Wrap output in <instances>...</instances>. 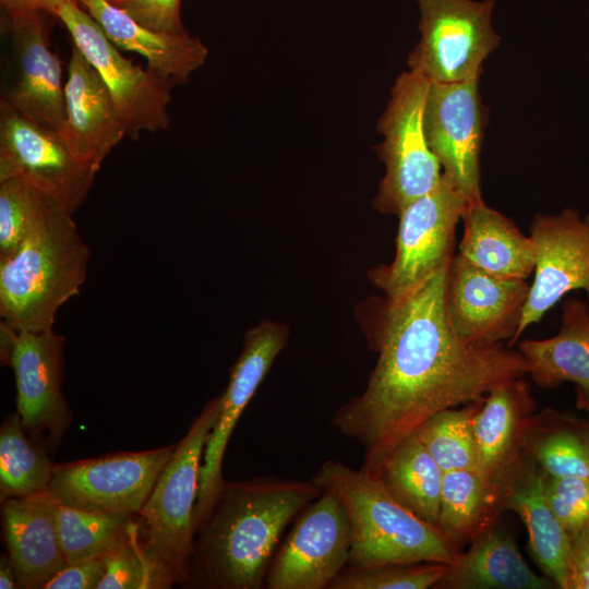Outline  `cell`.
Returning a JSON list of instances; mask_svg holds the SVG:
<instances>
[{
	"mask_svg": "<svg viewBox=\"0 0 589 589\" xmlns=\"http://www.w3.org/2000/svg\"><path fill=\"white\" fill-rule=\"evenodd\" d=\"M503 485L477 470L444 472L438 530L457 549L485 530Z\"/></svg>",
	"mask_w": 589,
	"mask_h": 589,
	"instance_id": "83f0119b",
	"label": "cell"
},
{
	"mask_svg": "<svg viewBox=\"0 0 589 589\" xmlns=\"http://www.w3.org/2000/svg\"><path fill=\"white\" fill-rule=\"evenodd\" d=\"M10 17L48 10L51 0H0Z\"/></svg>",
	"mask_w": 589,
	"mask_h": 589,
	"instance_id": "ab89813d",
	"label": "cell"
},
{
	"mask_svg": "<svg viewBox=\"0 0 589 589\" xmlns=\"http://www.w3.org/2000/svg\"><path fill=\"white\" fill-rule=\"evenodd\" d=\"M15 76L2 97L32 121L61 132L65 120L61 64L46 38L39 12L12 16Z\"/></svg>",
	"mask_w": 589,
	"mask_h": 589,
	"instance_id": "ac0fdd59",
	"label": "cell"
},
{
	"mask_svg": "<svg viewBox=\"0 0 589 589\" xmlns=\"http://www.w3.org/2000/svg\"><path fill=\"white\" fill-rule=\"evenodd\" d=\"M578 405L589 412V387L577 386Z\"/></svg>",
	"mask_w": 589,
	"mask_h": 589,
	"instance_id": "b9f144b4",
	"label": "cell"
},
{
	"mask_svg": "<svg viewBox=\"0 0 589 589\" xmlns=\"http://www.w3.org/2000/svg\"><path fill=\"white\" fill-rule=\"evenodd\" d=\"M107 1H109L112 4H117L119 0H107Z\"/></svg>",
	"mask_w": 589,
	"mask_h": 589,
	"instance_id": "ee69618b",
	"label": "cell"
},
{
	"mask_svg": "<svg viewBox=\"0 0 589 589\" xmlns=\"http://www.w3.org/2000/svg\"><path fill=\"white\" fill-rule=\"evenodd\" d=\"M107 569V555L67 564L43 589H97Z\"/></svg>",
	"mask_w": 589,
	"mask_h": 589,
	"instance_id": "74e56055",
	"label": "cell"
},
{
	"mask_svg": "<svg viewBox=\"0 0 589 589\" xmlns=\"http://www.w3.org/2000/svg\"><path fill=\"white\" fill-rule=\"evenodd\" d=\"M98 170L69 147L60 132L40 125L0 100V181L15 178L73 214Z\"/></svg>",
	"mask_w": 589,
	"mask_h": 589,
	"instance_id": "30bf717a",
	"label": "cell"
},
{
	"mask_svg": "<svg viewBox=\"0 0 589 589\" xmlns=\"http://www.w3.org/2000/svg\"><path fill=\"white\" fill-rule=\"evenodd\" d=\"M569 538L573 589H589V525Z\"/></svg>",
	"mask_w": 589,
	"mask_h": 589,
	"instance_id": "f35d334b",
	"label": "cell"
},
{
	"mask_svg": "<svg viewBox=\"0 0 589 589\" xmlns=\"http://www.w3.org/2000/svg\"><path fill=\"white\" fill-rule=\"evenodd\" d=\"M529 236L537 259L515 342L570 291L585 290L589 296V213L582 216L567 207L556 214H536Z\"/></svg>",
	"mask_w": 589,
	"mask_h": 589,
	"instance_id": "2e32d148",
	"label": "cell"
},
{
	"mask_svg": "<svg viewBox=\"0 0 589 589\" xmlns=\"http://www.w3.org/2000/svg\"><path fill=\"white\" fill-rule=\"evenodd\" d=\"M63 346L53 327L29 332L0 323L1 363L14 372L16 412L29 435H46L53 447L72 421L61 390Z\"/></svg>",
	"mask_w": 589,
	"mask_h": 589,
	"instance_id": "4fadbf2b",
	"label": "cell"
},
{
	"mask_svg": "<svg viewBox=\"0 0 589 589\" xmlns=\"http://www.w3.org/2000/svg\"><path fill=\"white\" fill-rule=\"evenodd\" d=\"M352 532L347 512L322 491L293 519L271 561L267 589H325L348 565Z\"/></svg>",
	"mask_w": 589,
	"mask_h": 589,
	"instance_id": "7c38bea8",
	"label": "cell"
},
{
	"mask_svg": "<svg viewBox=\"0 0 589 589\" xmlns=\"http://www.w3.org/2000/svg\"><path fill=\"white\" fill-rule=\"evenodd\" d=\"M430 80L409 70L401 73L378 120L383 141L375 147L385 165L373 206L381 213L398 215L409 203L435 189L442 167L429 147L423 111Z\"/></svg>",
	"mask_w": 589,
	"mask_h": 589,
	"instance_id": "8992f818",
	"label": "cell"
},
{
	"mask_svg": "<svg viewBox=\"0 0 589 589\" xmlns=\"http://www.w3.org/2000/svg\"><path fill=\"white\" fill-rule=\"evenodd\" d=\"M180 3L181 0H119L116 5L152 31L180 34L187 32Z\"/></svg>",
	"mask_w": 589,
	"mask_h": 589,
	"instance_id": "8d00e7d4",
	"label": "cell"
},
{
	"mask_svg": "<svg viewBox=\"0 0 589 589\" xmlns=\"http://www.w3.org/2000/svg\"><path fill=\"white\" fill-rule=\"evenodd\" d=\"M479 81L431 82L423 111L429 147L440 161L443 175L470 204L482 200L480 154L485 108Z\"/></svg>",
	"mask_w": 589,
	"mask_h": 589,
	"instance_id": "5bb4252c",
	"label": "cell"
},
{
	"mask_svg": "<svg viewBox=\"0 0 589 589\" xmlns=\"http://www.w3.org/2000/svg\"><path fill=\"white\" fill-rule=\"evenodd\" d=\"M377 477L401 504L438 528L444 471L414 433L393 448Z\"/></svg>",
	"mask_w": 589,
	"mask_h": 589,
	"instance_id": "4316f807",
	"label": "cell"
},
{
	"mask_svg": "<svg viewBox=\"0 0 589 589\" xmlns=\"http://www.w3.org/2000/svg\"><path fill=\"white\" fill-rule=\"evenodd\" d=\"M219 409V396L206 402L185 435L176 444L136 515L141 551L163 589L181 586L184 580L194 531L203 454Z\"/></svg>",
	"mask_w": 589,
	"mask_h": 589,
	"instance_id": "5b68a950",
	"label": "cell"
},
{
	"mask_svg": "<svg viewBox=\"0 0 589 589\" xmlns=\"http://www.w3.org/2000/svg\"><path fill=\"white\" fill-rule=\"evenodd\" d=\"M556 585L539 576L525 562L505 533L484 530L471 548L458 553L436 588L457 589H548Z\"/></svg>",
	"mask_w": 589,
	"mask_h": 589,
	"instance_id": "484cf974",
	"label": "cell"
},
{
	"mask_svg": "<svg viewBox=\"0 0 589 589\" xmlns=\"http://www.w3.org/2000/svg\"><path fill=\"white\" fill-rule=\"evenodd\" d=\"M526 279L502 278L465 260L452 257L445 304L449 324L466 342L513 346L529 297Z\"/></svg>",
	"mask_w": 589,
	"mask_h": 589,
	"instance_id": "9a60e30c",
	"label": "cell"
},
{
	"mask_svg": "<svg viewBox=\"0 0 589 589\" xmlns=\"http://www.w3.org/2000/svg\"><path fill=\"white\" fill-rule=\"evenodd\" d=\"M8 554L22 589H43L67 565L47 491L2 502Z\"/></svg>",
	"mask_w": 589,
	"mask_h": 589,
	"instance_id": "ffe728a7",
	"label": "cell"
},
{
	"mask_svg": "<svg viewBox=\"0 0 589 589\" xmlns=\"http://www.w3.org/2000/svg\"><path fill=\"white\" fill-rule=\"evenodd\" d=\"M533 455L548 477L589 479V430L552 431L537 442Z\"/></svg>",
	"mask_w": 589,
	"mask_h": 589,
	"instance_id": "836d02e7",
	"label": "cell"
},
{
	"mask_svg": "<svg viewBox=\"0 0 589 589\" xmlns=\"http://www.w3.org/2000/svg\"><path fill=\"white\" fill-rule=\"evenodd\" d=\"M448 265L397 298L373 302L364 325L377 353L375 368L364 390L336 410L330 423L362 447V469L372 476L431 416L477 402L528 374L518 349L469 344L454 332L445 304Z\"/></svg>",
	"mask_w": 589,
	"mask_h": 589,
	"instance_id": "6da1fadb",
	"label": "cell"
},
{
	"mask_svg": "<svg viewBox=\"0 0 589 589\" xmlns=\"http://www.w3.org/2000/svg\"><path fill=\"white\" fill-rule=\"evenodd\" d=\"M477 405L442 410L413 432L444 472L479 471L478 454L471 426Z\"/></svg>",
	"mask_w": 589,
	"mask_h": 589,
	"instance_id": "4dcf8cb0",
	"label": "cell"
},
{
	"mask_svg": "<svg viewBox=\"0 0 589 589\" xmlns=\"http://www.w3.org/2000/svg\"><path fill=\"white\" fill-rule=\"evenodd\" d=\"M67 26L74 45L97 70L125 123L128 136L156 132L170 123L172 82L125 59L101 26L75 0H51L47 10Z\"/></svg>",
	"mask_w": 589,
	"mask_h": 589,
	"instance_id": "ba28073f",
	"label": "cell"
},
{
	"mask_svg": "<svg viewBox=\"0 0 589 589\" xmlns=\"http://www.w3.org/2000/svg\"><path fill=\"white\" fill-rule=\"evenodd\" d=\"M469 204L444 175L435 189L409 203L398 214L393 261L369 272L374 287L386 298H397L447 265L457 225Z\"/></svg>",
	"mask_w": 589,
	"mask_h": 589,
	"instance_id": "52a82bcc",
	"label": "cell"
},
{
	"mask_svg": "<svg viewBox=\"0 0 589 589\" xmlns=\"http://www.w3.org/2000/svg\"><path fill=\"white\" fill-rule=\"evenodd\" d=\"M532 398L522 377L489 392L477 407L471 426L479 472L503 485L514 471Z\"/></svg>",
	"mask_w": 589,
	"mask_h": 589,
	"instance_id": "44dd1931",
	"label": "cell"
},
{
	"mask_svg": "<svg viewBox=\"0 0 589 589\" xmlns=\"http://www.w3.org/2000/svg\"><path fill=\"white\" fill-rule=\"evenodd\" d=\"M288 334L286 325L272 321H264L247 332L242 351L230 370L228 385L219 396V413L205 445L194 520L204 513L224 483L221 467L228 441L247 405L286 346Z\"/></svg>",
	"mask_w": 589,
	"mask_h": 589,
	"instance_id": "e0dca14e",
	"label": "cell"
},
{
	"mask_svg": "<svg viewBox=\"0 0 589 589\" xmlns=\"http://www.w3.org/2000/svg\"><path fill=\"white\" fill-rule=\"evenodd\" d=\"M449 564L422 562L387 564L372 568L346 566L328 589H428L436 587Z\"/></svg>",
	"mask_w": 589,
	"mask_h": 589,
	"instance_id": "1f68e13d",
	"label": "cell"
},
{
	"mask_svg": "<svg viewBox=\"0 0 589 589\" xmlns=\"http://www.w3.org/2000/svg\"><path fill=\"white\" fill-rule=\"evenodd\" d=\"M80 3H83L84 5H86L91 0H75Z\"/></svg>",
	"mask_w": 589,
	"mask_h": 589,
	"instance_id": "7bdbcfd3",
	"label": "cell"
},
{
	"mask_svg": "<svg viewBox=\"0 0 589 589\" xmlns=\"http://www.w3.org/2000/svg\"><path fill=\"white\" fill-rule=\"evenodd\" d=\"M561 327L545 339H525L518 351L528 364V374L540 387L554 388L570 382L589 387V305L579 298L562 303Z\"/></svg>",
	"mask_w": 589,
	"mask_h": 589,
	"instance_id": "d4e9b609",
	"label": "cell"
},
{
	"mask_svg": "<svg viewBox=\"0 0 589 589\" xmlns=\"http://www.w3.org/2000/svg\"><path fill=\"white\" fill-rule=\"evenodd\" d=\"M71 213L50 199L19 249L0 261V315L19 330L51 328L86 278L89 250Z\"/></svg>",
	"mask_w": 589,
	"mask_h": 589,
	"instance_id": "3957f363",
	"label": "cell"
},
{
	"mask_svg": "<svg viewBox=\"0 0 589 589\" xmlns=\"http://www.w3.org/2000/svg\"><path fill=\"white\" fill-rule=\"evenodd\" d=\"M545 497L569 537L589 525V479L546 476Z\"/></svg>",
	"mask_w": 589,
	"mask_h": 589,
	"instance_id": "d590c367",
	"label": "cell"
},
{
	"mask_svg": "<svg viewBox=\"0 0 589 589\" xmlns=\"http://www.w3.org/2000/svg\"><path fill=\"white\" fill-rule=\"evenodd\" d=\"M175 446L115 453L55 465L46 491L71 507L136 516Z\"/></svg>",
	"mask_w": 589,
	"mask_h": 589,
	"instance_id": "8fae6325",
	"label": "cell"
},
{
	"mask_svg": "<svg viewBox=\"0 0 589 589\" xmlns=\"http://www.w3.org/2000/svg\"><path fill=\"white\" fill-rule=\"evenodd\" d=\"M344 505L352 532L348 567L434 562L452 564L458 554L438 528L401 504L385 483L362 468L324 461L311 479Z\"/></svg>",
	"mask_w": 589,
	"mask_h": 589,
	"instance_id": "277c9868",
	"label": "cell"
},
{
	"mask_svg": "<svg viewBox=\"0 0 589 589\" xmlns=\"http://www.w3.org/2000/svg\"><path fill=\"white\" fill-rule=\"evenodd\" d=\"M51 498L67 564L108 555L128 542L137 530V516L88 512Z\"/></svg>",
	"mask_w": 589,
	"mask_h": 589,
	"instance_id": "f1b7e54d",
	"label": "cell"
},
{
	"mask_svg": "<svg viewBox=\"0 0 589 589\" xmlns=\"http://www.w3.org/2000/svg\"><path fill=\"white\" fill-rule=\"evenodd\" d=\"M85 7L117 47L141 55L147 68L172 83L185 82L207 58L206 46L188 32L152 31L107 0H91Z\"/></svg>",
	"mask_w": 589,
	"mask_h": 589,
	"instance_id": "7402d4cb",
	"label": "cell"
},
{
	"mask_svg": "<svg viewBox=\"0 0 589 589\" xmlns=\"http://www.w3.org/2000/svg\"><path fill=\"white\" fill-rule=\"evenodd\" d=\"M97 589H163L141 551L137 530L128 542L107 555V569Z\"/></svg>",
	"mask_w": 589,
	"mask_h": 589,
	"instance_id": "e575fe53",
	"label": "cell"
},
{
	"mask_svg": "<svg viewBox=\"0 0 589 589\" xmlns=\"http://www.w3.org/2000/svg\"><path fill=\"white\" fill-rule=\"evenodd\" d=\"M420 39L408 57L410 70L430 82L480 79L483 60L498 46L493 31V1L416 0Z\"/></svg>",
	"mask_w": 589,
	"mask_h": 589,
	"instance_id": "9c48e42d",
	"label": "cell"
},
{
	"mask_svg": "<svg viewBox=\"0 0 589 589\" xmlns=\"http://www.w3.org/2000/svg\"><path fill=\"white\" fill-rule=\"evenodd\" d=\"M461 220L458 254L469 263L502 278L527 280L533 274L536 242L507 216L481 200L469 204Z\"/></svg>",
	"mask_w": 589,
	"mask_h": 589,
	"instance_id": "603a6c76",
	"label": "cell"
},
{
	"mask_svg": "<svg viewBox=\"0 0 589 589\" xmlns=\"http://www.w3.org/2000/svg\"><path fill=\"white\" fill-rule=\"evenodd\" d=\"M322 490L312 481L262 476L224 481L195 520L187 589H263L286 527Z\"/></svg>",
	"mask_w": 589,
	"mask_h": 589,
	"instance_id": "7a4b0ae2",
	"label": "cell"
},
{
	"mask_svg": "<svg viewBox=\"0 0 589 589\" xmlns=\"http://www.w3.org/2000/svg\"><path fill=\"white\" fill-rule=\"evenodd\" d=\"M50 199L23 180L0 181V261L19 249Z\"/></svg>",
	"mask_w": 589,
	"mask_h": 589,
	"instance_id": "d6a6232c",
	"label": "cell"
},
{
	"mask_svg": "<svg viewBox=\"0 0 589 589\" xmlns=\"http://www.w3.org/2000/svg\"><path fill=\"white\" fill-rule=\"evenodd\" d=\"M53 467L45 448L29 437L19 413L8 414L0 429L1 502L46 491Z\"/></svg>",
	"mask_w": 589,
	"mask_h": 589,
	"instance_id": "f546056e",
	"label": "cell"
},
{
	"mask_svg": "<svg viewBox=\"0 0 589 589\" xmlns=\"http://www.w3.org/2000/svg\"><path fill=\"white\" fill-rule=\"evenodd\" d=\"M65 120L60 132L72 152L99 170L128 135L127 123L104 80L74 45L64 85Z\"/></svg>",
	"mask_w": 589,
	"mask_h": 589,
	"instance_id": "d6986e66",
	"label": "cell"
},
{
	"mask_svg": "<svg viewBox=\"0 0 589 589\" xmlns=\"http://www.w3.org/2000/svg\"><path fill=\"white\" fill-rule=\"evenodd\" d=\"M546 474L528 471L517 480L509 474L503 483L506 505L526 525L532 555L558 588L573 589L570 538L545 497Z\"/></svg>",
	"mask_w": 589,
	"mask_h": 589,
	"instance_id": "cb8c5ba5",
	"label": "cell"
},
{
	"mask_svg": "<svg viewBox=\"0 0 589 589\" xmlns=\"http://www.w3.org/2000/svg\"><path fill=\"white\" fill-rule=\"evenodd\" d=\"M0 588H19L16 570L9 554H2L0 558Z\"/></svg>",
	"mask_w": 589,
	"mask_h": 589,
	"instance_id": "60d3db41",
	"label": "cell"
}]
</instances>
